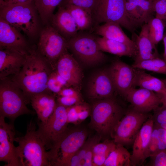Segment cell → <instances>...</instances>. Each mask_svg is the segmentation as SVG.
<instances>
[{"label": "cell", "instance_id": "38", "mask_svg": "<svg viewBox=\"0 0 166 166\" xmlns=\"http://www.w3.org/2000/svg\"><path fill=\"white\" fill-rule=\"evenodd\" d=\"M150 157L149 166H166V148L159 151Z\"/></svg>", "mask_w": 166, "mask_h": 166}, {"label": "cell", "instance_id": "16", "mask_svg": "<svg viewBox=\"0 0 166 166\" xmlns=\"http://www.w3.org/2000/svg\"><path fill=\"white\" fill-rule=\"evenodd\" d=\"M115 89L108 69L97 71L90 78L88 84V97L95 100L113 97Z\"/></svg>", "mask_w": 166, "mask_h": 166}, {"label": "cell", "instance_id": "5", "mask_svg": "<svg viewBox=\"0 0 166 166\" xmlns=\"http://www.w3.org/2000/svg\"><path fill=\"white\" fill-rule=\"evenodd\" d=\"M88 134L84 128H68L59 140L47 151L50 165L66 166L86 140Z\"/></svg>", "mask_w": 166, "mask_h": 166}, {"label": "cell", "instance_id": "35", "mask_svg": "<svg viewBox=\"0 0 166 166\" xmlns=\"http://www.w3.org/2000/svg\"><path fill=\"white\" fill-rule=\"evenodd\" d=\"M86 103L83 101L73 106L66 107L67 121L68 123H78V114Z\"/></svg>", "mask_w": 166, "mask_h": 166}, {"label": "cell", "instance_id": "12", "mask_svg": "<svg viewBox=\"0 0 166 166\" xmlns=\"http://www.w3.org/2000/svg\"><path fill=\"white\" fill-rule=\"evenodd\" d=\"M0 116V161L5 166H22L14 144L15 132L13 125Z\"/></svg>", "mask_w": 166, "mask_h": 166}, {"label": "cell", "instance_id": "23", "mask_svg": "<svg viewBox=\"0 0 166 166\" xmlns=\"http://www.w3.org/2000/svg\"><path fill=\"white\" fill-rule=\"evenodd\" d=\"M30 103L41 122H45L53 113L57 105L56 95L45 92L32 96Z\"/></svg>", "mask_w": 166, "mask_h": 166}, {"label": "cell", "instance_id": "7", "mask_svg": "<svg viewBox=\"0 0 166 166\" xmlns=\"http://www.w3.org/2000/svg\"><path fill=\"white\" fill-rule=\"evenodd\" d=\"M23 92L9 77L0 79V116L14 121L18 116L35 113L27 107Z\"/></svg>", "mask_w": 166, "mask_h": 166}, {"label": "cell", "instance_id": "9", "mask_svg": "<svg viewBox=\"0 0 166 166\" xmlns=\"http://www.w3.org/2000/svg\"><path fill=\"white\" fill-rule=\"evenodd\" d=\"M150 117L148 113L132 108L126 112L116 125L111 137L117 144L124 146L132 144L142 126Z\"/></svg>", "mask_w": 166, "mask_h": 166}, {"label": "cell", "instance_id": "17", "mask_svg": "<svg viewBox=\"0 0 166 166\" xmlns=\"http://www.w3.org/2000/svg\"><path fill=\"white\" fill-rule=\"evenodd\" d=\"M125 99L130 103L132 109L145 113L154 111L161 104L160 99L156 93L140 88L132 89Z\"/></svg>", "mask_w": 166, "mask_h": 166}, {"label": "cell", "instance_id": "27", "mask_svg": "<svg viewBox=\"0 0 166 166\" xmlns=\"http://www.w3.org/2000/svg\"><path fill=\"white\" fill-rule=\"evenodd\" d=\"M96 41L99 50L117 56L134 57L136 51L122 43L106 38L97 37Z\"/></svg>", "mask_w": 166, "mask_h": 166}, {"label": "cell", "instance_id": "31", "mask_svg": "<svg viewBox=\"0 0 166 166\" xmlns=\"http://www.w3.org/2000/svg\"><path fill=\"white\" fill-rule=\"evenodd\" d=\"M147 23L148 25L149 38L152 43L156 45L162 40L166 24L161 19L153 17Z\"/></svg>", "mask_w": 166, "mask_h": 166}, {"label": "cell", "instance_id": "36", "mask_svg": "<svg viewBox=\"0 0 166 166\" xmlns=\"http://www.w3.org/2000/svg\"><path fill=\"white\" fill-rule=\"evenodd\" d=\"M159 151V139L157 127L154 125L146 154V159Z\"/></svg>", "mask_w": 166, "mask_h": 166}, {"label": "cell", "instance_id": "39", "mask_svg": "<svg viewBox=\"0 0 166 166\" xmlns=\"http://www.w3.org/2000/svg\"><path fill=\"white\" fill-rule=\"evenodd\" d=\"M152 119L154 125L158 126L160 124L166 122V107L162 105L159 106L154 111Z\"/></svg>", "mask_w": 166, "mask_h": 166}, {"label": "cell", "instance_id": "37", "mask_svg": "<svg viewBox=\"0 0 166 166\" xmlns=\"http://www.w3.org/2000/svg\"><path fill=\"white\" fill-rule=\"evenodd\" d=\"M152 7L155 17L163 21L166 24V0H154Z\"/></svg>", "mask_w": 166, "mask_h": 166}, {"label": "cell", "instance_id": "45", "mask_svg": "<svg viewBox=\"0 0 166 166\" xmlns=\"http://www.w3.org/2000/svg\"><path fill=\"white\" fill-rule=\"evenodd\" d=\"M164 46V51L163 54V57L164 60L166 61V30L164 32V37L162 39Z\"/></svg>", "mask_w": 166, "mask_h": 166}, {"label": "cell", "instance_id": "47", "mask_svg": "<svg viewBox=\"0 0 166 166\" xmlns=\"http://www.w3.org/2000/svg\"><path fill=\"white\" fill-rule=\"evenodd\" d=\"M166 86V79L162 80Z\"/></svg>", "mask_w": 166, "mask_h": 166}, {"label": "cell", "instance_id": "43", "mask_svg": "<svg viewBox=\"0 0 166 166\" xmlns=\"http://www.w3.org/2000/svg\"><path fill=\"white\" fill-rule=\"evenodd\" d=\"M34 0H0V5L23 4L31 2Z\"/></svg>", "mask_w": 166, "mask_h": 166}, {"label": "cell", "instance_id": "41", "mask_svg": "<svg viewBox=\"0 0 166 166\" xmlns=\"http://www.w3.org/2000/svg\"><path fill=\"white\" fill-rule=\"evenodd\" d=\"M157 127L158 128L159 149L160 151L166 148V130Z\"/></svg>", "mask_w": 166, "mask_h": 166}, {"label": "cell", "instance_id": "40", "mask_svg": "<svg viewBox=\"0 0 166 166\" xmlns=\"http://www.w3.org/2000/svg\"><path fill=\"white\" fill-rule=\"evenodd\" d=\"M57 103L65 107L73 106L82 101V97H73L56 96Z\"/></svg>", "mask_w": 166, "mask_h": 166}, {"label": "cell", "instance_id": "24", "mask_svg": "<svg viewBox=\"0 0 166 166\" xmlns=\"http://www.w3.org/2000/svg\"><path fill=\"white\" fill-rule=\"evenodd\" d=\"M92 33L126 44L135 50L136 52L135 42L128 37L122 29L121 26L117 23L109 22L101 25H98L93 29Z\"/></svg>", "mask_w": 166, "mask_h": 166}, {"label": "cell", "instance_id": "6", "mask_svg": "<svg viewBox=\"0 0 166 166\" xmlns=\"http://www.w3.org/2000/svg\"><path fill=\"white\" fill-rule=\"evenodd\" d=\"M96 35L88 31H79L68 40V49L78 62L88 66H95L105 62L106 55L99 50Z\"/></svg>", "mask_w": 166, "mask_h": 166}, {"label": "cell", "instance_id": "22", "mask_svg": "<svg viewBox=\"0 0 166 166\" xmlns=\"http://www.w3.org/2000/svg\"><path fill=\"white\" fill-rule=\"evenodd\" d=\"M148 29V23L144 24L141 26L139 34L134 35L132 40L136 43V52L134 63L158 57L156 45L149 38Z\"/></svg>", "mask_w": 166, "mask_h": 166}, {"label": "cell", "instance_id": "2", "mask_svg": "<svg viewBox=\"0 0 166 166\" xmlns=\"http://www.w3.org/2000/svg\"><path fill=\"white\" fill-rule=\"evenodd\" d=\"M0 18L30 39L36 38L40 32V19L34 0L23 4L0 5Z\"/></svg>", "mask_w": 166, "mask_h": 166}, {"label": "cell", "instance_id": "13", "mask_svg": "<svg viewBox=\"0 0 166 166\" xmlns=\"http://www.w3.org/2000/svg\"><path fill=\"white\" fill-rule=\"evenodd\" d=\"M108 70L116 91L125 98L133 87L135 69L119 59L113 61Z\"/></svg>", "mask_w": 166, "mask_h": 166}, {"label": "cell", "instance_id": "46", "mask_svg": "<svg viewBox=\"0 0 166 166\" xmlns=\"http://www.w3.org/2000/svg\"><path fill=\"white\" fill-rule=\"evenodd\" d=\"M166 130V122L162 123L158 126H156Z\"/></svg>", "mask_w": 166, "mask_h": 166}, {"label": "cell", "instance_id": "32", "mask_svg": "<svg viewBox=\"0 0 166 166\" xmlns=\"http://www.w3.org/2000/svg\"><path fill=\"white\" fill-rule=\"evenodd\" d=\"M70 86L55 70L51 73L47 83L48 90L56 95L63 88Z\"/></svg>", "mask_w": 166, "mask_h": 166}, {"label": "cell", "instance_id": "15", "mask_svg": "<svg viewBox=\"0 0 166 166\" xmlns=\"http://www.w3.org/2000/svg\"><path fill=\"white\" fill-rule=\"evenodd\" d=\"M32 47L21 32L0 18V49H12L26 55Z\"/></svg>", "mask_w": 166, "mask_h": 166}, {"label": "cell", "instance_id": "4", "mask_svg": "<svg viewBox=\"0 0 166 166\" xmlns=\"http://www.w3.org/2000/svg\"><path fill=\"white\" fill-rule=\"evenodd\" d=\"M96 100L91 106L89 126L102 136L111 137L126 112L113 97Z\"/></svg>", "mask_w": 166, "mask_h": 166}, {"label": "cell", "instance_id": "48", "mask_svg": "<svg viewBox=\"0 0 166 166\" xmlns=\"http://www.w3.org/2000/svg\"><path fill=\"white\" fill-rule=\"evenodd\" d=\"M149 0V1H152V2L154 1V0Z\"/></svg>", "mask_w": 166, "mask_h": 166}, {"label": "cell", "instance_id": "26", "mask_svg": "<svg viewBox=\"0 0 166 166\" xmlns=\"http://www.w3.org/2000/svg\"><path fill=\"white\" fill-rule=\"evenodd\" d=\"M61 6L65 7L69 12L78 31H88L92 33L95 24L93 15L91 12L83 8L73 5Z\"/></svg>", "mask_w": 166, "mask_h": 166}, {"label": "cell", "instance_id": "19", "mask_svg": "<svg viewBox=\"0 0 166 166\" xmlns=\"http://www.w3.org/2000/svg\"><path fill=\"white\" fill-rule=\"evenodd\" d=\"M152 2L148 0H125L127 18L135 29L147 23L153 17Z\"/></svg>", "mask_w": 166, "mask_h": 166}, {"label": "cell", "instance_id": "11", "mask_svg": "<svg viewBox=\"0 0 166 166\" xmlns=\"http://www.w3.org/2000/svg\"><path fill=\"white\" fill-rule=\"evenodd\" d=\"M93 18L95 27L101 23L111 22L119 24L131 32L135 30L127 18L125 0H99Z\"/></svg>", "mask_w": 166, "mask_h": 166}, {"label": "cell", "instance_id": "1", "mask_svg": "<svg viewBox=\"0 0 166 166\" xmlns=\"http://www.w3.org/2000/svg\"><path fill=\"white\" fill-rule=\"evenodd\" d=\"M50 64L33 46L17 74L9 77L23 92L29 103L31 97L48 90L49 78L53 71Z\"/></svg>", "mask_w": 166, "mask_h": 166}, {"label": "cell", "instance_id": "33", "mask_svg": "<svg viewBox=\"0 0 166 166\" xmlns=\"http://www.w3.org/2000/svg\"><path fill=\"white\" fill-rule=\"evenodd\" d=\"M99 0H63L59 5H71L81 7L91 12L92 14L93 17L94 13L98 4Z\"/></svg>", "mask_w": 166, "mask_h": 166}, {"label": "cell", "instance_id": "28", "mask_svg": "<svg viewBox=\"0 0 166 166\" xmlns=\"http://www.w3.org/2000/svg\"><path fill=\"white\" fill-rule=\"evenodd\" d=\"M131 154L124 146L117 144L105 160L103 166H131Z\"/></svg>", "mask_w": 166, "mask_h": 166}, {"label": "cell", "instance_id": "3", "mask_svg": "<svg viewBox=\"0 0 166 166\" xmlns=\"http://www.w3.org/2000/svg\"><path fill=\"white\" fill-rule=\"evenodd\" d=\"M17 153L22 166H50L45 144L31 121L24 136L15 138Z\"/></svg>", "mask_w": 166, "mask_h": 166}, {"label": "cell", "instance_id": "44", "mask_svg": "<svg viewBox=\"0 0 166 166\" xmlns=\"http://www.w3.org/2000/svg\"><path fill=\"white\" fill-rule=\"evenodd\" d=\"M157 94L160 99L162 105L166 107V93L163 94Z\"/></svg>", "mask_w": 166, "mask_h": 166}, {"label": "cell", "instance_id": "21", "mask_svg": "<svg viewBox=\"0 0 166 166\" xmlns=\"http://www.w3.org/2000/svg\"><path fill=\"white\" fill-rule=\"evenodd\" d=\"M49 24L67 40L75 36L78 32L71 14L64 6H58L57 11L53 15Z\"/></svg>", "mask_w": 166, "mask_h": 166}, {"label": "cell", "instance_id": "42", "mask_svg": "<svg viewBox=\"0 0 166 166\" xmlns=\"http://www.w3.org/2000/svg\"><path fill=\"white\" fill-rule=\"evenodd\" d=\"M108 157L102 155L94 154L92 159V166H103Z\"/></svg>", "mask_w": 166, "mask_h": 166}, {"label": "cell", "instance_id": "14", "mask_svg": "<svg viewBox=\"0 0 166 166\" xmlns=\"http://www.w3.org/2000/svg\"><path fill=\"white\" fill-rule=\"evenodd\" d=\"M54 70L71 86L80 90L83 73L79 62L68 50L59 58Z\"/></svg>", "mask_w": 166, "mask_h": 166}, {"label": "cell", "instance_id": "25", "mask_svg": "<svg viewBox=\"0 0 166 166\" xmlns=\"http://www.w3.org/2000/svg\"><path fill=\"white\" fill-rule=\"evenodd\" d=\"M135 69L133 87L146 89L153 91L157 94L166 93V86L163 81L143 70Z\"/></svg>", "mask_w": 166, "mask_h": 166}, {"label": "cell", "instance_id": "34", "mask_svg": "<svg viewBox=\"0 0 166 166\" xmlns=\"http://www.w3.org/2000/svg\"><path fill=\"white\" fill-rule=\"evenodd\" d=\"M116 144L112 140L106 139L102 143L99 142L93 147V155L98 154L108 157L115 148Z\"/></svg>", "mask_w": 166, "mask_h": 166}, {"label": "cell", "instance_id": "8", "mask_svg": "<svg viewBox=\"0 0 166 166\" xmlns=\"http://www.w3.org/2000/svg\"><path fill=\"white\" fill-rule=\"evenodd\" d=\"M39 36L36 49L54 70L59 58L68 50L67 40L50 24L45 26Z\"/></svg>", "mask_w": 166, "mask_h": 166}, {"label": "cell", "instance_id": "20", "mask_svg": "<svg viewBox=\"0 0 166 166\" xmlns=\"http://www.w3.org/2000/svg\"><path fill=\"white\" fill-rule=\"evenodd\" d=\"M26 55L12 49H0V79L18 73L25 62Z\"/></svg>", "mask_w": 166, "mask_h": 166}, {"label": "cell", "instance_id": "10", "mask_svg": "<svg viewBox=\"0 0 166 166\" xmlns=\"http://www.w3.org/2000/svg\"><path fill=\"white\" fill-rule=\"evenodd\" d=\"M66 107L57 103L52 115L44 122L38 123L37 132L46 149H50L68 128Z\"/></svg>", "mask_w": 166, "mask_h": 166}, {"label": "cell", "instance_id": "29", "mask_svg": "<svg viewBox=\"0 0 166 166\" xmlns=\"http://www.w3.org/2000/svg\"><path fill=\"white\" fill-rule=\"evenodd\" d=\"M63 0H34L41 21L45 26L49 23L54 11Z\"/></svg>", "mask_w": 166, "mask_h": 166}, {"label": "cell", "instance_id": "18", "mask_svg": "<svg viewBox=\"0 0 166 166\" xmlns=\"http://www.w3.org/2000/svg\"><path fill=\"white\" fill-rule=\"evenodd\" d=\"M152 117L143 124L132 143L131 165L140 166L146 159V154L154 127Z\"/></svg>", "mask_w": 166, "mask_h": 166}, {"label": "cell", "instance_id": "30", "mask_svg": "<svg viewBox=\"0 0 166 166\" xmlns=\"http://www.w3.org/2000/svg\"><path fill=\"white\" fill-rule=\"evenodd\" d=\"M132 66L134 68L166 75V61L158 57L134 63Z\"/></svg>", "mask_w": 166, "mask_h": 166}]
</instances>
